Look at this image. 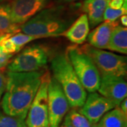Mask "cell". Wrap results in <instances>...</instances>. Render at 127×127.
Returning a JSON list of instances; mask_svg holds the SVG:
<instances>
[{
    "mask_svg": "<svg viewBox=\"0 0 127 127\" xmlns=\"http://www.w3.org/2000/svg\"><path fill=\"white\" fill-rule=\"evenodd\" d=\"M127 0L124 1V3L123 4L122 7L118 9H114L107 6L104 13V21H116L118 18H119L122 16L127 14Z\"/></svg>",
    "mask_w": 127,
    "mask_h": 127,
    "instance_id": "cell-20",
    "label": "cell"
},
{
    "mask_svg": "<svg viewBox=\"0 0 127 127\" xmlns=\"http://www.w3.org/2000/svg\"><path fill=\"white\" fill-rule=\"evenodd\" d=\"M125 0H109L108 6L114 9H120L122 7Z\"/></svg>",
    "mask_w": 127,
    "mask_h": 127,
    "instance_id": "cell-24",
    "label": "cell"
},
{
    "mask_svg": "<svg viewBox=\"0 0 127 127\" xmlns=\"http://www.w3.org/2000/svg\"><path fill=\"white\" fill-rule=\"evenodd\" d=\"M59 4H68V3H73L80 0H55Z\"/></svg>",
    "mask_w": 127,
    "mask_h": 127,
    "instance_id": "cell-28",
    "label": "cell"
},
{
    "mask_svg": "<svg viewBox=\"0 0 127 127\" xmlns=\"http://www.w3.org/2000/svg\"><path fill=\"white\" fill-rule=\"evenodd\" d=\"M47 49L40 45H32L24 48L7 65L11 72H33L45 67L48 62Z\"/></svg>",
    "mask_w": 127,
    "mask_h": 127,
    "instance_id": "cell-6",
    "label": "cell"
},
{
    "mask_svg": "<svg viewBox=\"0 0 127 127\" xmlns=\"http://www.w3.org/2000/svg\"><path fill=\"white\" fill-rule=\"evenodd\" d=\"M80 48L93 60L100 76L109 75L124 78L127 76L126 57L95 48L89 44H85Z\"/></svg>",
    "mask_w": 127,
    "mask_h": 127,
    "instance_id": "cell-5",
    "label": "cell"
},
{
    "mask_svg": "<svg viewBox=\"0 0 127 127\" xmlns=\"http://www.w3.org/2000/svg\"><path fill=\"white\" fill-rule=\"evenodd\" d=\"M5 1H6V0H0V3H1V2H4Z\"/></svg>",
    "mask_w": 127,
    "mask_h": 127,
    "instance_id": "cell-29",
    "label": "cell"
},
{
    "mask_svg": "<svg viewBox=\"0 0 127 127\" xmlns=\"http://www.w3.org/2000/svg\"><path fill=\"white\" fill-rule=\"evenodd\" d=\"M65 117L74 127H93V124L89 120L77 109H71V111H68Z\"/></svg>",
    "mask_w": 127,
    "mask_h": 127,
    "instance_id": "cell-19",
    "label": "cell"
},
{
    "mask_svg": "<svg viewBox=\"0 0 127 127\" xmlns=\"http://www.w3.org/2000/svg\"><path fill=\"white\" fill-rule=\"evenodd\" d=\"M120 21H121V23L122 24L123 26L124 27H127V14L125 15H123L120 17Z\"/></svg>",
    "mask_w": 127,
    "mask_h": 127,
    "instance_id": "cell-27",
    "label": "cell"
},
{
    "mask_svg": "<svg viewBox=\"0 0 127 127\" xmlns=\"http://www.w3.org/2000/svg\"><path fill=\"white\" fill-rule=\"evenodd\" d=\"M47 104L50 127H59L70 105L59 83L52 76L48 85Z\"/></svg>",
    "mask_w": 127,
    "mask_h": 127,
    "instance_id": "cell-8",
    "label": "cell"
},
{
    "mask_svg": "<svg viewBox=\"0 0 127 127\" xmlns=\"http://www.w3.org/2000/svg\"><path fill=\"white\" fill-rule=\"evenodd\" d=\"M52 77L59 83L72 108L81 107L87 97V91L82 86L66 53L55 56L51 61Z\"/></svg>",
    "mask_w": 127,
    "mask_h": 127,
    "instance_id": "cell-3",
    "label": "cell"
},
{
    "mask_svg": "<svg viewBox=\"0 0 127 127\" xmlns=\"http://www.w3.org/2000/svg\"><path fill=\"white\" fill-rule=\"evenodd\" d=\"M21 26L14 23L11 18L10 5H0V36L14 35L21 31Z\"/></svg>",
    "mask_w": 127,
    "mask_h": 127,
    "instance_id": "cell-18",
    "label": "cell"
},
{
    "mask_svg": "<svg viewBox=\"0 0 127 127\" xmlns=\"http://www.w3.org/2000/svg\"><path fill=\"white\" fill-rule=\"evenodd\" d=\"M63 6L44 9L21 26V31L38 38L59 37L72 24Z\"/></svg>",
    "mask_w": 127,
    "mask_h": 127,
    "instance_id": "cell-2",
    "label": "cell"
},
{
    "mask_svg": "<svg viewBox=\"0 0 127 127\" xmlns=\"http://www.w3.org/2000/svg\"><path fill=\"white\" fill-rule=\"evenodd\" d=\"M37 39L32 35L18 32L14 35H4L0 42V47L3 52L11 54L18 52L28 42Z\"/></svg>",
    "mask_w": 127,
    "mask_h": 127,
    "instance_id": "cell-15",
    "label": "cell"
},
{
    "mask_svg": "<svg viewBox=\"0 0 127 127\" xmlns=\"http://www.w3.org/2000/svg\"><path fill=\"white\" fill-rule=\"evenodd\" d=\"M97 127H127V114L117 106L105 113L96 124Z\"/></svg>",
    "mask_w": 127,
    "mask_h": 127,
    "instance_id": "cell-16",
    "label": "cell"
},
{
    "mask_svg": "<svg viewBox=\"0 0 127 127\" xmlns=\"http://www.w3.org/2000/svg\"><path fill=\"white\" fill-rule=\"evenodd\" d=\"M50 78V72L43 73L40 86L25 119L26 127H50L47 90Z\"/></svg>",
    "mask_w": 127,
    "mask_h": 127,
    "instance_id": "cell-7",
    "label": "cell"
},
{
    "mask_svg": "<svg viewBox=\"0 0 127 127\" xmlns=\"http://www.w3.org/2000/svg\"><path fill=\"white\" fill-rule=\"evenodd\" d=\"M90 32V26L86 14H83L73 22L68 29L62 34L75 45H81L86 40Z\"/></svg>",
    "mask_w": 127,
    "mask_h": 127,
    "instance_id": "cell-14",
    "label": "cell"
},
{
    "mask_svg": "<svg viewBox=\"0 0 127 127\" xmlns=\"http://www.w3.org/2000/svg\"><path fill=\"white\" fill-rule=\"evenodd\" d=\"M109 0H85L81 10L86 14L90 28H95L104 21V13Z\"/></svg>",
    "mask_w": 127,
    "mask_h": 127,
    "instance_id": "cell-13",
    "label": "cell"
},
{
    "mask_svg": "<svg viewBox=\"0 0 127 127\" xmlns=\"http://www.w3.org/2000/svg\"><path fill=\"white\" fill-rule=\"evenodd\" d=\"M66 53L86 91L89 93L97 91L101 77L93 60L77 45L68 47Z\"/></svg>",
    "mask_w": 127,
    "mask_h": 127,
    "instance_id": "cell-4",
    "label": "cell"
},
{
    "mask_svg": "<svg viewBox=\"0 0 127 127\" xmlns=\"http://www.w3.org/2000/svg\"><path fill=\"white\" fill-rule=\"evenodd\" d=\"M0 127H26L25 120L0 114Z\"/></svg>",
    "mask_w": 127,
    "mask_h": 127,
    "instance_id": "cell-21",
    "label": "cell"
},
{
    "mask_svg": "<svg viewBox=\"0 0 127 127\" xmlns=\"http://www.w3.org/2000/svg\"><path fill=\"white\" fill-rule=\"evenodd\" d=\"M119 107L121 108V109L122 110L124 113L127 114V98H125L124 100H123L122 102L120 103V104H119Z\"/></svg>",
    "mask_w": 127,
    "mask_h": 127,
    "instance_id": "cell-25",
    "label": "cell"
},
{
    "mask_svg": "<svg viewBox=\"0 0 127 127\" xmlns=\"http://www.w3.org/2000/svg\"><path fill=\"white\" fill-rule=\"evenodd\" d=\"M4 35H1L0 36V42L2 40ZM14 55L11 54H6L4 52H2V50H1L0 47V69H3L6 68V66H7V65L11 61V59L12 58Z\"/></svg>",
    "mask_w": 127,
    "mask_h": 127,
    "instance_id": "cell-22",
    "label": "cell"
},
{
    "mask_svg": "<svg viewBox=\"0 0 127 127\" xmlns=\"http://www.w3.org/2000/svg\"><path fill=\"white\" fill-rule=\"evenodd\" d=\"M50 1V0H13L9 4L13 22L21 26L45 9Z\"/></svg>",
    "mask_w": 127,
    "mask_h": 127,
    "instance_id": "cell-10",
    "label": "cell"
},
{
    "mask_svg": "<svg viewBox=\"0 0 127 127\" xmlns=\"http://www.w3.org/2000/svg\"><path fill=\"white\" fill-rule=\"evenodd\" d=\"M97 127L96 126V124H95V125H93V127Z\"/></svg>",
    "mask_w": 127,
    "mask_h": 127,
    "instance_id": "cell-30",
    "label": "cell"
},
{
    "mask_svg": "<svg viewBox=\"0 0 127 127\" xmlns=\"http://www.w3.org/2000/svg\"><path fill=\"white\" fill-rule=\"evenodd\" d=\"M74 127L73 126L71 123L68 122V120L67 119V118L65 117H64V122H62V127Z\"/></svg>",
    "mask_w": 127,
    "mask_h": 127,
    "instance_id": "cell-26",
    "label": "cell"
},
{
    "mask_svg": "<svg viewBox=\"0 0 127 127\" xmlns=\"http://www.w3.org/2000/svg\"><path fill=\"white\" fill-rule=\"evenodd\" d=\"M97 91L100 95L112 101L117 107L127 95V83L124 77L114 76H101Z\"/></svg>",
    "mask_w": 127,
    "mask_h": 127,
    "instance_id": "cell-11",
    "label": "cell"
},
{
    "mask_svg": "<svg viewBox=\"0 0 127 127\" xmlns=\"http://www.w3.org/2000/svg\"><path fill=\"white\" fill-rule=\"evenodd\" d=\"M116 21H106L99 24L92 31L89 32L87 37V41L90 45L100 50L107 49L111 34L114 28L118 26Z\"/></svg>",
    "mask_w": 127,
    "mask_h": 127,
    "instance_id": "cell-12",
    "label": "cell"
},
{
    "mask_svg": "<svg viewBox=\"0 0 127 127\" xmlns=\"http://www.w3.org/2000/svg\"><path fill=\"white\" fill-rule=\"evenodd\" d=\"M117 107L112 101L100 95L99 93H90L81 109L78 110L89 122L95 125L104 114Z\"/></svg>",
    "mask_w": 127,
    "mask_h": 127,
    "instance_id": "cell-9",
    "label": "cell"
},
{
    "mask_svg": "<svg viewBox=\"0 0 127 127\" xmlns=\"http://www.w3.org/2000/svg\"><path fill=\"white\" fill-rule=\"evenodd\" d=\"M6 86V72L5 73L4 68L0 69V100L4 93Z\"/></svg>",
    "mask_w": 127,
    "mask_h": 127,
    "instance_id": "cell-23",
    "label": "cell"
},
{
    "mask_svg": "<svg viewBox=\"0 0 127 127\" xmlns=\"http://www.w3.org/2000/svg\"><path fill=\"white\" fill-rule=\"evenodd\" d=\"M107 50L121 54H127V27L117 26L111 34Z\"/></svg>",
    "mask_w": 127,
    "mask_h": 127,
    "instance_id": "cell-17",
    "label": "cell"
},
{
    "mask_svg": "<svg viewBox=\"0 0 127 127\" xmlns=\"http://www.w3.org/2000/svg\"><path fill=\"white\" fill-rule=\"evenodd\" d=\"M43 71H6V86L1 100L5 114L25 120L40 86Z\"/></svg>",
    "mask_w": 127,
    "mask_h": 127,
    "instance_id": "cell-1",
    "label": "cell"
}]
</instances>
